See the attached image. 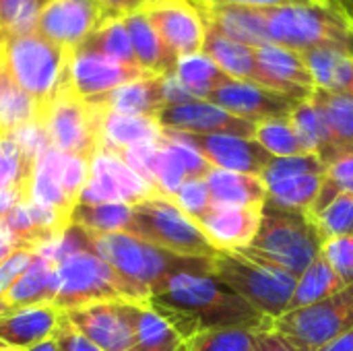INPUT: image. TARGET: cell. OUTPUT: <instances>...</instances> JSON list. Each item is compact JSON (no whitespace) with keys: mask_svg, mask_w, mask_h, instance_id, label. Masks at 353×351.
Masks as SVG:
<instances>
[{"mask_svg":"<svg viewBox=\"0 0 353 351\" xmlns=\"http://www.w3.org/2000/svg\"><path fill=\"white\" fill-rule=\"evenodd\" d=\"M147 304L165 319L184 343L203 331H269L273 321L223 285L213 273H176L151 288Z\"/></svg>","mask_w":353,"mask_h":351,"instance_id":"cell-1","label":"cell"},{"mask_svg":"<svg viewBox=\"0 0 353 351\" xmlns=\"http://www.w3.org/2000/svg\"><path fill=\"white\" fill-rule=\"evenodd\" d=\"M213 275L271 321L288 312L296 288L290 271L250 246L219 250L213 257Z\"/></svg>","mask_w":353,"mask_h":351,"instance_id":"cell-2","label":"cell"},{"mask_svg":"<svg viewBox=\"0 0 353 351\" xmlns=\"http://www.w3.org/2000/svg\"><path fill=\"white\" fill-rule=\"evenodd\" d=\"M263 17L269 43L296 52L331 48L353 58V23L333 2L263 8Z\"/></svg>","mask_w":353,"mask_h":351,"instance_id":"cell-3","label":"cell"},{"mask_svg":"<svg viewBox=\"0 0 353 351\" xmlns=\"http://www.w3.org/2000/svg\"><path fill=\"white\" fill-rule=\"evenodd\" d=\"M0 56L12 79L43 114L48 103L64 87L68 48L50 41L37 31H29L23 35H2Z\"/></svg>","mask_w":353,"mask_h":351,"instance_id":"cell-4","label":"cell"},{"mask_svg":"<svg viewBox=\"0 0 353 351\" xmlns=\"http://www.w3.org/2000/svg\"><path fill=\"white\" fill-rule=\"evenodd\" d=\"M323 236L310 213L263 205L261 225L250 248L290 271L296 279L321 257Z\"/></svg>","mask_w":353,"mask_h":351,"instance_id":"cell-5","label":"cell"},{"mask_svg":"<svg viewBox=\"0 0 353 351\" xmlns=\"http://www.w3.org/2000/svg\"><path fill=\"white\" fill-rule=\"evenodd\" d=\"M124 234H130L161 250L213 259L219 250L207 240L194 219H190L174 201L163 197L147 199L130 209Z\"/></svg>","mask_w":353,"mask_h":351,"instance_id":"cell-6","label":"cell"},{"mask_svg":"<svg viewBox=\"0 0 353 351\" xmlns=\"http://www.w3.org/2000/svg\"><path fill=\"white\" fill-rule=\"evenodd\" d=\"M56 294L52 306L68 312L81 306L108 300H130V292L120 275L95 254L93 246L66 254L56 265Z\"/></svg>","mask_w":353,"mask_h":351,"instance_id":"cell-7","label":"cell"},{"mask_svg":"<svg viewBox=\"0 0 353 351\" xmlns=\"http://www.w3.org/2000/svg\"><path fill=\"white\" fill-rule=\"evenodd\" d=\"M271 329L304 351H319L353 329V283L327 300L283 312Z\"/></svg>","mask_w":353,"mask_h":351,"instance_id":"cell-8","label":"cell"},{"mask_svg":"<svg viewBox=\"0 0 353 351\" xmlns=\"http://www.w3.org/2000/svg\"><path fill=\"white\" fill-rule=\"evenodd\" d=\"M43 132L50 147L85 159H91L99 151V112L72 91L62 87L41 114Z\"/></svg>","mask_w":353,"mask_h":351,"instance_id":"cell-9","label":"cell"},{"mask_svg":"<svg viewBox=\"0 0 353 351\" xmlns=\"http://www.w3.org/2000/svg\"><path fill=\"white\" fill-rule=\"evenodd\" d=\"M143 302L108 300L62 312L68 323L101 351H130Z\"/></svg>","mask_w":353,"mask_h":351,"instance_id":"cell-10","label":"cell"},{"mask_svg":"<svg viewBox=\"0 0 353 351\" xmlns=\"http://www.w3.org/2000/svg\"><path fill=\"white\" fill-rule=\"evenodd\" d=\"M159 197L139 174L122 163L110 151H97L91 159V174L79 194V203L85 205H139L147 199Z\"/></svg>","mask_w":353,"mask_h":351,"instance_id":"cell-11","label":"cell"},{"mask_svg":"<svg viewBox=\"0 0 353 351\" xmlns=\"http://www.w3.org/2000/svg\"><path fill=\"white\" fill-rule=\"evenodd\" d=\"M145 74L149 72L139 66L122 64L81 43L68 50L64 87L81 99H91Z\"/></svg>","mask_w":353,"mask_h":351,"instance_id":"cell-12","label":"cell"},{"mask_svg":"<svg viewBox=\"0 0 353 351\" xmlns=\"http://www.w3.org/2000/svg\"><path fill=\"white\" fill-rule=\"evenodd\" d=\"M182 143L196 149L213 168L259 176L269 166L273 155H269L254 139L236 137V134H190L165 130Z\"/></svg>","mask_w":353,"mask_h":351,"instance_id":"cell-13","label":"cell"},{"mask_svg":"<svg viewBox=\"0 0 353 351\" xmlns=\"http://www.w3.org/2000/svg\"><path fill=\"white\" fill-rule=\"evenodd\" d=\"M207 101L223 108L225 112H230L238 118H244L252 124H259L265 120L290 118L292 110L302 99L283 95L279 91L267 89V87L250 83V81L230 79L228 83L217 87L207 97Z\"/></svg>","mask_w":353,"mask_h":351,"instance_id":"cell-14","label":"cell"},{"mask_svg":"<svg viewBox=\"0 0 353 351\" xmlns=\"http://www.w3.org/2000/svg\"><path fill=\"white\" fill-rule=\"evenodd\" d=\"M110 14L97 0H48L35 31L62 48L81 46Z\"/></svg>","mask_w":353,"mask_h":351,"instance_id":"cell-15","label":"cell"},{"mask_svg":"<svg viewBox=\"0 0 353 351\" xmlns=\"http://www.w3.org/2000/svg\"><path fill=\"white\" fill-rule=\"evenodd\" d=\"M155 120L163 130L190 134H236L248 139L254 137L256 126L207 99H192L178 106H165Z\"/></svg>","mask_w":353,"mask_h":351,"instance_id":"cell-16","label":"cell"},{"mask_svg":"<svg viewBox=\"0 0 353 351\" xmlns=\"http://www.w3.org/2000/svg\"><path fill=\"white\" fill-rule=\"evenodd\" d=\"M143 12L155 27L161 41L178 58L203 52L205 19L192 0H168L143 6Z\"/></svg>","mask_w":353,"mask_h":351,"instance_id":"cell-17","label":"cell"},{"mask_svg":"<svg viewBox=\"0 0 353 351\" xmlns=\"http://www.w3.org/2000/svg\"><path fill=\"white\" fill-rule=\"evenodd\" d=\"M213 166L196 149L163 130L153 166V188L159 197L172 201L186 180L207 178Z\"/></svg>","mask_w":353,"mask_h":351,"instance_id":"cell-18","label":"cell"},{"mask_svg":"<svg viewBox=\"0 0 353 351\" xmlns=\"http://www.w3.org/2000/svg\"><path fill=\"white\" fill-rule=\"evenodd\" d=\"M254 56L267 89L296 99H308L314 91L312 77L300 52L277 43H265L254 48Z\"/></svg>","mask_w":353,"mask_h":351,"instance_id":"cell-19","label":"cell"},{"mask_svg":"<svg viewBox=\"0 0 353 351\" xmlns=\"http://www.w3.org/2000/svg\"><path fill=\"white\" fill-rule=\"evenodd\" d=\"M263 209L252 207H230V205H211L209 211L196 219L199 228L207 240L217 250H236L250 246L261 225Z\"/></svg>","mask_w":353,"mask_h":351,"instance_id":"cell-20","label":"cell"},{"mask_svg":"<svg viewBox=\"0 0 353 351\" xmlns=\"http://www.w3.org/2000/svg\"><path fill=\"white\" fill-rule=\"evenodd\" d=\"M85 101L105 112L157 118V114L165 108L163 77L145 74L137 81L124 83L103 95H97Z\"/></svg>","mask_w":353,"mask_h":351,"instance_id":"cell-21","label":"cell"},{"mask_svg":"<svg viewBox=\"0 0 353 351\" xmlns=\"http://www.w3.org/2000/svg\"><path fill=\"white\" fill-rule=\"evenodd\" d=\"M56 294V267L48 259L35 254L27 271L0 296V317L23 308L52 304Z\"/></svg>","mask_w":353,"mask_h":351,"instance_id":"cell-22","label":"cell"},{"mask_svg":"<svg viewBox=\"0 0 353 351\" xmlns=\"http://www.w3.org/2000/svg\"><path fill=\"white\" fill-rule=\"evenodd\" d=\"M60 310L52 304L23 308L0 317V350H27L52 337Z\"/></svg>","mask_w":353,"mask_h":351,"instance_id":"cell-23","label":"cell"},{"mask_svg":"<svg viewBox=\"0 0 353 351\" xmlns=\"http://www.w3.org/2000/svg\"><path fill=\"white\" fill-rule=\"evenodd\" d=\"M122 21L128 31L139 68L149 74H155V77H165V74L174 72L178 56L174 52H170V48L161 41V37L157 35L155 27L151 25V21L143 12V8H137V10L124 14Z\"/></svg>","mask_w":353,"mask_h":351,"instance_id":"cell-24","label":"cell"},{"mask_svg":"<svg viewBox=\"0 0 353 351\" xmlns=\"http://www.w3.org/2000/svg\"><path fill=\"white\" fill-rule=\"evenodd\" d=\"M203 52L234 81H250L265 87L263 72L256 64L254 48L244 46L205 21V41Z\"/></svg>","mask_w":353,"mask_h":351,"instance_id":"cell-25","label":"cell"},{"mask_svg":"<svg viewBox=\"0 0 353 351\" xmlns=\"http://www.w3.org/2000/svg\"><path fill=\"white\" fill-rule=\"evenodd\" d=\"M97 112H99V151L116 153L137 143H155L163 134V128L157 124L155 118L105 112L99 108Z\"/></svg>","mask_w":353,"mask_h":351,"instance_id":"cell-26","label":"cell"},{"mask_svg":"<svg viewBox=\"0 0 353 351\" xmlns=\"http://www.w3.org/2000/svg\"><path fill=\"white\" fill-rule=\"evenodd\" d=\"M205 180L215 205L263 209L267 201V186L259 176L213 168Z\"/></svg>","mask_w":353,"mask_h":351,"instance_id":"cell-27","label":"cell"},{"mask_svg":"<svg viewBox=\"0 0 353 351\" xmlns=\"http://www.w3.org/2000/svg\"><path fill=\"white\" fill-rule=\"evenodd\" d=\"M41 120L39 106L23 91L0 56V137H12L21 128Z\"/></svg>","mask_w":353,"mask_h":351,"instance_id":"cell-28","label":"cell"},{"mask_svg":"<svg viewBox=\"0 0 353 351\" xmlns=\"http://www.w3.org/2000/svg\"><path fill=\"white\" fill-rule=\"evenodd\" d=\"M290 122L298 134V141L306 153H312L321 157V161L327 166L339 151L331 139V132L319 112V108L308 99L298 101V106L290 114Z\"/></svg>","mask_w":353,"mask_h":351,"instance_id":"cell-29","label":"cell"},{"mask_svg":"<svg viewBox=\"0 0 353 351\" xmlns=\"http://www.w3.org/2000/svg\"><path fill=\"white\" fill-rule=\"evenodd\" d=\"M314 89L325 91H347L353 81V58L331 48H314L300 52Z\"/></svg>","mask_w":353,"mask_h":351,"instance_id":"cell-30","label":"cell"},{"mask_svg":"<svg viewBox=\"0 0 353 351\" xmlns=\"http://www.w3.org/2000/svg\"><path fill=\"white\" fill-rule=\"evenodd\" d=\"M310 101L319 108L331 139L341 153L343 149H353V95L347 91H325L314 89Z\"/></svg>","mask_w":353,"mask_h":351,"instance_id":"cell-31","label":"cell"},{"mask_svg":"<svg viewBox=\"0 0 353 351\" xmlns=\"http://www.w3.org/2000/svg\"><path fill=\"white\" fill-rule=\"evenodd\" d=\"M325 172H314V174H300V176H290L279 182H273L267 186V201L273 207L288 209V211H304L310 213L321 186H323Z\"/></svg>","mask_w":353,"mask_h":351,"instance_id":"cell-32","label":"cell"},{"mask_svg":"<svg viewBox=\"0 0 353 351\" xmlns=\"http://www.w3.org/2000/svg\"><path fill=\"white\" fill-rule=\"evenodd\" d=\"M174 74L194 99H207L217 87L230 81V77L205 52L180 56Z\"/></svg>","mask_w":353,"mask_h":351,"instance_id":"cell-33","label":"cell"},{"mask_svg":"<svg viewBox=\"0 0 353 351\" xmlns=\"http://www.w3.org/2000/svg\"><path fill=\"white\" fill-rule=\"evenodd\" d=\"M343 281L337 277V273L329 267V263L323 259V254L296 279V288L290 300V308L288 310H296V308H304L310 304H316L321 300H327L331 296H335L337 292H341Z\"/></svg>","mask_w":353,"mask_h":351,"instance_id":"cell-34","label":"cell"},{"mask_svg":"<svg viewBox=\"0 0 353 351\" xmlns=\"http://www.w3.org/2000/svg\"><path fill=\"white\" fill-rule=\"evenodd\" d=\"M37 157L12 137H0V190H19L29 201Z\"/></svg>","mask_w":353,"mask_h":351,"instance_id":"cell-35","label":"cell"},{"mask_svg":"<svg viewBox=\"0 0 353 351\" xmlns=\"http://www.w3.org/2000/svg\"><path fill=\"white\" fill-rule=\"evenodd\" d=\"M184 339L174 331V327L143 302L134 329V345L130 351H180Z\"/></svg>","mask_w":353,"mask_h":351,"instance_id":"cell-36","label":"cell"},{"mask_svg":"<svg viewBox=\"0 0 353 351\" xmlns=\"http://www.w3.org/2000/svg\"><path fill=\"white\" fill-rule=\"evenodd\" d=\"M130 205L103 203V205H85L77 203L70 213V223L81 225L89 234H116L124 232L130 217Z\"/></svg>","mask_w":353,"mask_h":351,"instance_id":"cell-37","label":"cell"},{"mask_svg":"<svg viewBox=\"0 0 353 351\" xmlns=\"http://www.w3.org/2000/svg\"><path fill=\"white\" fill-rule=\"evenodd\" d=\"M83 46H87V48H91V50H95V52H99V54L112 58V60H118V62H122V64L139 66L122 17H110V19H105V21H103V23H101L85 41H83Z\"/></svg>","mask_w":353,"mask_h":351,"instance_id":"cell-38","label":"cell"},{"mask_svg":"<svg viewBox=\"0 0 353 351\" xmlns=\"http://www.w3.org/2000/svg\"><path fill=\"white\" fill-rule=\"evenodd\" d=\"M339 194H353V149H343L327 163L323 186L310 209V215H316Z\"/></svg>","mask_w":353,"mask_h":351,"instance_id":"cell-39","label":"cell"},{"mask_svg":"<svg viewBox=\"0 0 353 351\" xmlns=\"http://www.w3.org/2000/svg\"><path fill=\"white\" fill-rule=\"evenodd\" d=\"M269 155L273 157H292L306 153L298 141V134L290 122V118H277V120H265L254 126L252 137Z\"/></svg>","mask_w":353,"mask_h":351,"instance_id":"cell-40","label":"cell"},{"mask_svg":"<svg viewBox=\"0 0 353 351\" xmlns=\"http://www.w3.org/2000/svg\"><path fill=\"white\" fill-rule=\"evenodd\" d=\"M261 331L254 329H213L190 337L186 351H252Z\"/></svg>","mask_w":353,"mask_h":351,"instance_id":"cell-41","label":"cell"},{"mask_svg":"<svg viewBox=\"0 0 353 351\" xmlns=\"http://www.w3.org/2000/svg\"><path fill=\"white\" fill-rule=\"evenodd\" d=\"M48 0H0V33L23 35L35 31Z\"/></svg>","mask_w":353,"mask_h":351,"instance_id":"cell-42","label":"cell"},{"mask_svg":"<svg viewBox=\"0 0 353 351\" xmlns=\"http://www.w3.org/2000/svg\"><path fill=\"white\" fill-rule=\"evenodd\" d=\"M323 240L353 236V194H339L312 215Z\"/></svg>","mask_w":353,"mask_h":351,"instance_id":"cell-43","label":"cell"},{"mask_svg":"<svg viewBox=\"0 0 353 351\" xmlns=\"http://www.w3.org/2000/svg\"><path fill=\"white\" fill-rule=\"evenodd\" d=\"M327 166L321 161V157L312 153H302V155H292V157H273L269 166L263 170L261 180L265 186L279 182L290 176H300V174H314V172H325Z\"/></svg>","mask_w":353,"mask_h":351,"instance_id":"cell-44","label":"cell"},{"mask_svg":"<svg viewBox=\"0 0 353 351\" xmlns=\"http://www.w3.org/2000/svg\"><path fill=\"white\" fill-rule=\"evenodd\" d=\"M190 219H199L203 217L209 207L213 205V199H211V192H209V186H207V180L205 178H190L186 180L178 192L174 194L172 199Z\"/></svg>","mask_w":353,"mask_h":351,"instance_id":"cell-45","label":"cell"},{"mask_svg":"<svg viewBox=\"0 0 353 351\" xmlns=\"http://www.w3.org/2000/svg\"><path fill=\"white\" fill-rule=\"evenodd\" d=\"M323 259L337 273L343 285L353 283V236H337L323 242Z\"/></svg>","mask_w":353,"mask_h":351,"instance_id":"cell-46","label":"cell"},{"mask_svg":"<svg viewBox=\"0 0 353 351\" xmlns=\"http://www.w3.org/2000/svg\"><path fill=\"white\" fill-rule=\"evenodd\" d=\"M35 252L33 250H12L2 263H0V296L27 271V267L33 263Z\"/></svg>","mask_w":353,"mask_h":351,"instance_id":"cell-47","label":"cell"},{"mask_svg":"<svg viewBox=\"0 0 353 351\" xmlns=\"http://www.w3.org/2000/svg\"><path fill=\"white\" fill-rule=\"evenodd\" d=\"M52 339L58 343L60 351H101L97 345H93L87 337H83L70 323L68 319L60 312L58 325L52 333Z\"/></svg>","mask_w":353,"mask_h":351,"instance_id":"cell-48","label":"cell"},{"mask_svg":"<svg viewBox=\"0 0 353 351\" xmlns=\"http://www.w3.org/2000/svg\"><path fill=\"white\" fill-rule=\"evenodd\" d=\"M252 351H304L298 343H294L292 339L283 337L281 333L269 329V331H261L256 337V343Z\"/></svg>","mask_w":353,"mask_h":351,"instance_id":"cell-49","label":"cell"},{"mask_svg":"<svg viewBox=\"0 0 353 351\" xmlns=\"http://www.w3.org/2000/svg\"><path fill=\"white\" fill-rule=\"evenodd\" d=\"M213 4H236V6H252V8H277V6H296V4H312L314 0H207Z\"/></svg>","mask_w":353,"mask_h":351,"instance_id":"cell-50","label":"cell"},{"mask_svg":"<svg viewBox=\"0 0 353 351\" xmlns=\"http://www.w3.org/2000/svg\"><path fill=\"white\" fill-rule=\"evenodd\" d=\"M110 17H124L137 8H143L141 0H97Z\"/></svg>","mask_w":353,"mask_h":351,"instance_id":"cell-51","label":"cell"},{"mask_svg":"<svg viewBox=\"0 0 353 351\" xmlns=\"http://www.w3.org/2000/svg\"><path fill=\"white\" fill-rule=\"evenodd\" d=\"M21 201H27L19 190H0V221L4 219V215Z\"/></svg>","mask_w":353,"mask_h":351,"instance_id":"cell-52","label":"cell"},{"mask_svg":"<svg viewBox=\"0 0 353 351\" xmlns=\"http://www.w3.org/2000/svg\"><path fill=\"white\" fill-rule=\"evenodd\" d=\"M319 351H353V329L339 335L337 339H333L331 343H327L325 348H321Z\"/></svg>","mask_w":353,"mask_h":351,"instance_id":"cell-53","label":"cell"},{"mask_svg":"<svg viewBox=\"0 0 353 351\" xmlns=\"http://www.w3.org/2000/svg\"><path fill=\"white\" fill-rule=\"evenodd\" d=\"M12 250H19V248L14 246V242L10 240V236L6 234V230H4L2 223H0V263H2Z\"/></svg>","mask_w":353,"mask_h":351,"instance_id":"cell-54","label":"cell"},{"mask_svg":"<svg viewBox=\"0 0 353 351\" xmlns=\"http://www.w3.org/2000/svg\"><path fill=\"white\" fill-rule=\"evenodd\" d=\"M23 351H60V350H58V343L50 337V339L39 341V343H35V345H31V348H27V350H23Z\"/></svg>","mask_w":353,"mask_h":351,"instance_id":"cell-55","label":"cell"},{"mask_svg":"<svg viewBox=\"0 0 353 351\" xmlns=\"http://www.w3.org/2000/svg\"><path fill=\"white\" fill-rule=\"evenodd\" d=\"M333 4H337L345 12V17L353 23V0H335Z\"/></svg>","mask_w":353,"mask_h":351,"instance_id":"cell-56","label":"cell"},{"mask_svg":"<svg viewBox=\"0 0 353 351\" xmlns=\"http://www.w3.org/2000/svg\"><path fill=\"white\" fill-rule=\"evenodd\" d=\"M159 2H168V0H141L143 6H147V4H159Z\"/></svg>","mask_w":353,"mask_h":351,"instance_id":"cell-57","label":"cell"},{"mask_svg":"<svg viewBox=\"0 0 353 351\" xmlns=\"http://www.w3.org/2000/svg\"><path fill=\"white\" fill-rule=\"evenodd\" d=\"M314 2H321V4H331V2H335V0H314Z\"/></svg>","mask_w":353,"mask_h":351,"instance_id":"cell-58","label":"cell"},{"mask_svg":"<svg viewBox=\"0 0 353 351\" xmlns=\"http://www.w3.org/2000/svg\"><path fill=\"white\" fill-rule=\"evenodd\" d=\"M347 93H352L353 95V81H352V85H350V89H347Z\"/></svg>","mask_w":353,"mask_h":351,"instance_id":"cell-59","label":"cell"},{"mask_svg":"<svg viewBox=\"0 0 353 351\" xmlns=\"http://www.w3.org/2000/svg\"><path fill=\"white\" fill-rule=\"evenodd\" d=\"M0 351H19V350H0Z\"/></svg>","mask_w":353,"mask_h":351,"instance_id":"cell-60","label":"cell"},{"mask_svg":"<svg viewBox=\"0 0 353 351\" xmlns=\"http://www.w3.org/2000/svg\"><path fill=\"white\" fill-rule=\"evenodd\" d=\"M180 351H186V350H184V345H182V348H180Z\"/></svg>","mask_w":353,"mask_h":351,"instance_id":"cell-61","label":"cell"},{"mask_svg":"<svg viewBox=\"0 0 353 351\" xmlns=\"http://www.w3.org/2000/svg\"><path fill=\"white\" fill-rule=\"evenodd\" d=\"M0 39H2V33H0Z\"/></svg>","mask_w":353,"mask_h":351,"instance_id":"cell-62","label":"cell"}]
</instances>
